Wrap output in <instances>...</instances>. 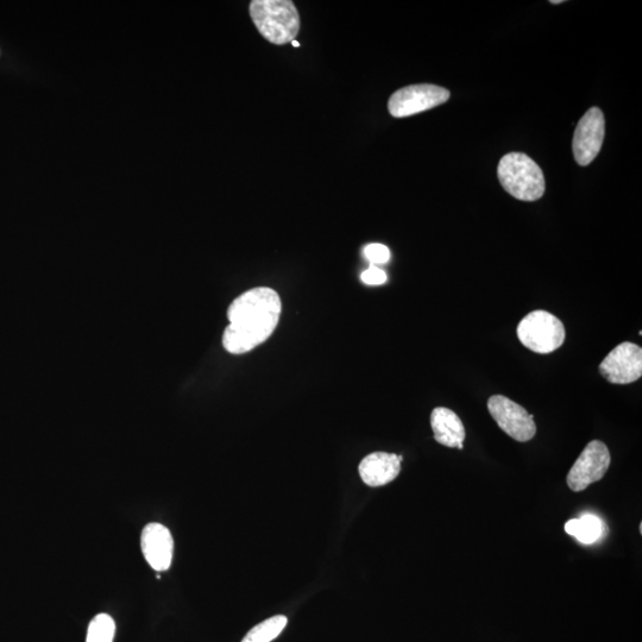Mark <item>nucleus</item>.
<instances>
[{
    "label": "nucleus",
    "mask_w": 642,
    "mask_h": 642,
    "mask_svg": "<svg viewBox=\"0 0 642 642\" xmlns=\"http://www.w3.org/2000/svg\"><path fill=\"white\" fill-rule=\"evenodd\" d=\"M488 411L501 430L516 442H530L537 433L533 415L506 396H492L488 400Z\"/></svg>",
    "instance_id": "nucleus-6"
},
{
    "label": "nucleus",
    "mask_w": 642,
    "mask_h": 642,
    "mask_svg": "<svg viewBox=\"0 0 642 642\" xmlns=\"http://www.w3.org/2000/svg\"><path fill=\"white\" fill-rule=\"evenodd\" d=\"M450 99V91L430 84L401 88L389 98L388 110L395 118H404L433 109Z\"/></svg>",
    "instance_id": "nucleus-5"
},
{
    "label": "nucleus",
    "mask_w": 642,
    "mask_h": 642,
    "mask_svg": "<svg viewBox=\"0 0 642 642\" xmlns=\"http://www.w3.org/2000/svg\"><path fill=\"white\" fill-rule=\"evenodd\" d=\"M518 337L522 345L537 354H551L564 344L562 320L546 311H534L520 321Z\"/></svg>",
    "instance_id": "nucleus-4"
},
{
    "label": "nucleus",
    "mask_w": 642,
    "mask_h": 642,
    "mask_svg": "<svg viewBox=\"0 0 642 642\" xmlns=\"http://www.w3.org/2000/svg\"><path fill=\"white\" fill-rule=\"evenodd\" d=\"M431 426L434 439L440 445L463 450L465 428L461 418L446 407H437L431 414Z\"/></svg>",
    "instance_id": "nucleus-12"
},
{
    "label": "nucleus",
    "mask_w": 642,
    "mask_h": 642,
    "mask_svg": "<svg viewBox=\"0 0 642 642\" xmlns=\"http://www.w3.org/2000/svg\"><path fill=\"white\" fill-rule=\"evenodd\" d=\"M402 459L404 457L395 455V453H370L363 458L358 471L367 486L383 487L400 475Z\"/></svg>",
    "instance_id": "nucleus-11"
},
{
    "label": "nucleus",
    "mask_w": 642,
    "mask_h": 642,
    "mask_svg": "<svg viewBox=\"0 0 642 642\" xmlns=\"http://www.w3.org/2000/svg\"><path fill=\"white\" fill-rule=\"evenodd\" d=\"M288 620L286 616L276 615L255 626L245 635L242 642H272L286 628Z\"/></svg>",
    "instance_id": "nucleus-14"
},
{
    "label": "nucleus",
    "mask_w": 642,
    "mask_h": 642,
    "mask_svg": "<svg viewBox=\"0 0 642 642\" xmlns=\"http://www.w3.org/2000/svg\"><path fill=\"white\" fill-rule=\"evenodd\" d=\"M565 532L583 544H594L595 541L601 538L603 524L597 516L585 514L579 519H572L566 522Z\"/></svg>",
    "instance_id": "nucleus-13"
},
{
    "label": "nucleus",
    "mask_w": 642,
    "mask_h": 642,
    "mask_svg": "<svg viewBox=\"0 0 642 642\" xmlns=\"http://www.w3.org/2000/svg\"><path fill=\"white\" fill-rule=\"evenodd\" d=\"M115 621L107 614H99L88 627L86 642H112L115 638Z\"/></svg>",
    "instance_id": "nucleus-15"
},
{
    "label": "nucleus",
    "mask_w": 642,
    "mask_h": 642,
    "mask_svg": "<svg viewBox=\"0 0 642 642\" xmlns=\"http://www.w3.org/2000/svg\"><path fill=\"white\" fill-rule=\"evenodd\" d=\"M250 17L268 42L283 46L291 43L300 31V16L291 0H253Z\"/></svg>",
    "instance_id": "nucleus-2"
},
{
    "label": "nucleus",
    "mask_w": 642,
    "mask_h": 642,
    "mask_svg": "<svg viewBox=\"0 0 642 642\" xmlns=\"http://www.w3.org/2000/svg\"><path fill=\"white\" fill-rule=\"evenodd\" d=\"M361 279L365 283V285L381 286L385 285L388 276L385 270H382L377 266H370L367 270H364L361 275Z\"/></svg>",
    "instance_id": "nucleus-17"
},
{
    "label": "nucleus",
    "mask_w": 642,
    "mask_h": 642,
    "mask_svg": "<svg viewBox=\"0 0 642 642\" xmlns=\"http://www.w3.org/2000/svg\"><path fill=\"white\" fill-rule=\"evenodd\" d=\"M600 373L614 385H629L642 375V349L634 343H622L600 364Z\"/></svg>",
    "instance_id": "nucleus-9"
},
{
    "label": "nucleus",
    "mask_w": 642,
    "mask_h": 642,
    "mask_svg": "<svg viewBox=\"0 0 642 642\" xmlns=\"http://www.w3.org/2000/svg\"><path fill=\"white\" fill-rule=\"evenodd\" d=\"M604 134H606V121L603 112L599 107L585 112V115L578 122L575 130L572 150L579 166L590 165L600 154Z\"/></svg>",
    "instance_id": "nucleus-8"
},
{
    "label": "nucleus",
    "mask_w": 642,
    "mask_h": 642,
    "mask_svg": "<svg viewBox=\"0 0 642 642\" xmlns=\"http://www.w3.org/2000/svg\"><path fill=\"white\" fill-rule=\"evenodd\" d=\"M612 457L607 445L600 440H593L579 455L568 475V486L575 493H581L590 484L599 482L610 467Z\"/></svg>",
    "instance_id": "nucleus-7"
},
{
    "label": "nucleus",
    "mask_w": 642,
    "mask_h": 642,
    "mask_svg": "<svg viewBox=\"0 0 642 642\" xmlns=\"http://www.w3.org/2000/svg\"><path fill=\"white\" fill-rule=\"evenodd\" d=\"M551 3L552 4H560V3H563V2H562V0H557V2H555V0H553V2H551Z\"/></svg>",
    "instance_id": "nucleus-19"
},
{
    "label": "nucleus",
    "mask_w": 642,
    "mask_h": 642,
    "mask_svg": "<svg viewBox=\"0 0 642 642\" xmlns=\"http://www.w3.org/2000/svg\"><path fill=\"white\" fill-rule=\"evenodd\" d=\"M281 312L280 295L272 288L257 287L239 295L229 306L224 349L232 355L253 351L273 335Z\"/></svg>",
    "instance_id": "nucleus-1"
},
{
    "label": "nucleus",
    "mask_w": 642,
    "mask_h": 642,
    "mask_svg": "<svg viewBox=\"0 0 642 642\" xmlns=\"http://www.w3.org/2000/svg\"><path fill=\"white\" fill-rule=\"evenodd\" d=\"M292 44H293V47H295V48L300 47L299 42H297V41H295V40L292 42Z\"/></svg>",
    "instance_id": "nucleus-18"
},
{
    "label": "nucleus",
    "mask_w": 642,
    "mask_h": 642,
    "mask_svg": "<svg viewBox=\"0 0 642 642\" xmlns=\"http://www.w3.org/2000/svg\"><path fill=\"white\" fill-rule=\"evenodd\" d=\"M364 256L371 266H377V264H385L390 260V250L386 245L371 243L364 248Z\"/></svg>",
    "instance_id": "nucleus-16"
},
{
    "label": "nucleus",
    "mask_w": 642,
    "mask_h": 642,
    "mask_svg": "<svg viewBox=\"0 0 642 642\" xmlns=\"http://www.w3.org/2000/svg\"><path fill=\"white\" fill-rule=\"evenodd\" d=\"M141 547L144 558L151 568L156 571H166L171 568L174 540L166 526L153 522L144 527Z\"/></svg>",
    "instance_id": "nucleus-10"
},
{
    "label": "nucleus",
    "mask_w": 642,
    "mask_h": 642,
    "mask_svg": "<svg viewBox=\"0 0 642 642\" xmlns=\"http://www.w3.org/2000/svg\"><path fill=\"white\" fill-rule=\"evenodd\" d=\"M497 175L502 187L515 199L535 201L545 193L543 171L525 154L511 153L503 156Z\"/></svg>",
    "instance_id": "nucleus-3"
}]
</instances>
